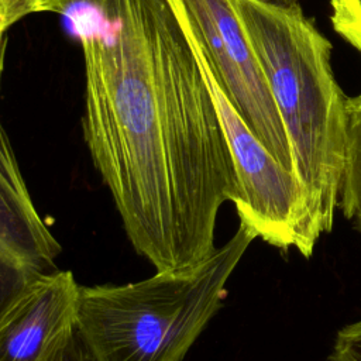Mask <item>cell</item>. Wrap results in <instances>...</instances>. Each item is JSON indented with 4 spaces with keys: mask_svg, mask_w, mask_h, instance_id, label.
Masks as SVG:
<instances>
[{
    "mask_svg": "<svg viewBox=\"0 0 361 361\" xmlns=\"http://www.w3.org/2000/svg\"><path fill=\"white\" fill-rule=\"evenodd\" d=\"M31 7H32V6H31ZM31 11H32V10H31Z\"/></svg>",
    "mask_w": 361,
    "mask_h": 361,
    "instance_id": "obj_15",
    "label": "cell"
},
{
    "mask_svg": "<svg viewBox=\"0 0 361 361\" xmlns=\"http://www.w3.org/2000/svg\"><path fill=\"white\" fill-rule=\"evenodd\" d=\"M269 1H275V3H282V4H292V3H298V0H269Z\"/></svg>",
    "mask_w": 361,
    "mask_h": 361,
    "instance_id": "obj_14",
    "label": "cell"
},
{
    "mask_svg": "<svg viewBox=\"0 0 361 361\" xmlns=\"http://www.w3.org/2000/svg\"><path fill=\"white\" fill-rule=\"evenodd\" d=\"M330 4L334 31L361 52V0H330Z\"/></svg>",
    "mask_w": 361,
    "mask_h": 361,
    "instance_id": "obj_9",
    "label": "cell"
},
{
    "mask_svg": "<svg viewBox=\"0 0 361 361\" xmlns=\"http://www.w3.org/2000/svg\"><path fill=\"white\" fill-rule=\"evenodd\" d=\"M283 123L320 233L333 228L347 152V97L331 44L298 3L231 0Z\"/></svg>",
    "mask_w": 361,
    "mask_h": 361,
    "instance_id": "obj_2",
    "label": "cell"
},
{
    "mask_svg": "<svg viewBox=\"0 0 361 361\" xmlns=\"http://www.w3.org/2000/svg\"><path fill=\"white\" fill-rule=\"evenodd\" d=\"M329 361H361V317L336 333Z\"/></svg>",
    "mask_w": 361,
    "mask_h": 361,
    "instance_id": "obj_10",
    "label": "cell"
},
{
    "mask_svg": "<svg viewBox=\"0 0 361 361\" xmlns=\"http://www.w3.org/2000/svg\"><path fill=\"white\" fill-rule=\"evenodd\" d=\"M61 245L37 212L0 123V314L37 276L58 269Z\"/></svg>",
    "mask_w": 361,
    "mask_h": 361,
    "instance_id": "obj_6",
    "label": "cell"
},
{
    "mask_svg": "<svg viewBox=\"0 0 361 361\" xmlns=\"http://www.w3.org/2000/svg\"><path fill=\"white\" fill-rule=\"evenodd\" d=\"M169 3L250 131L282 166L293 171L283 123L231 0Z\"/></svg>",
    "mask_w": 361,
    "mask_h": 361,
    "instance_id": "obj_5",
    "label": "cell"
},
{
    "mask_svg": "<svg viewBox=\"0 0 361 361\" xmlns=\"http://www.w3.org/2000/svg\"><path fill=\"white\" fill-rule=\"evenodd\" d=\"M254 234L243 224L202 262L123 285L82 286L76 331L94 361H182L223 305Z\"/></svg>",
    "mask_w": 361,
    "mask_h": 361,
    "instance_id": "obj_3",
    "label": "cell"
},
{
    "mask_svg": "<svg viewBox=\"0 0 361 361\" xmlns=\"http://www.w3.org/2000/svg\"><path fill=\"white\" fill-rule=\"evenodd\" d=\"M347 152L338 207L361 233V94L347 99Z\"/></svg>",
    "mask_w": 361,
    "mask_h": 361,
    "instance_id": "obj_8",
    "label": "cell"
},
{
    "mask_svg": "<svg viewBox=\"0 0 361 361\" xmlns=\"http://www.w3.org/2000/svg\"><path fill=\"white\" fill-rule=\"evenodd\" d=\"M79 289L71 271L32 279L0 314V361H54L76 331Z\"/></svg>",
    "mask_w": 361,
    "mask_h": 361,
    "instance_id": "obj_7",
    "label": "cell"
},
{
    "mask_svg": "<svg viewBox=\"0 0 361 361\" xmlns=\"http://www.w3.org/2000/svg\"><path fill=\"white\" fill-rule=\"evenodd\" d=\"M31 10L63 18L80 44L83 137L134 250L157 271L204 261L237 175L169 0H32Z\"/></svg>",
    "mask_w": 361,
    "mask_h": 361,
    "instance_id": "obj_1",
    "label": "cell"
},
{
    "mask_svg": "<svg viewBox=\"0 0 361 361\" xmlns=\"http://www.w3.org/2000/svg\"><path fill=\"white\" fill-rule=\"evenodd\" d=\"M186 37L212 93L233 157L237 175V197L233 204L240 224L272 247L295 248L300 255L312 257L322 233L312 216L303 185L250 131L223 93L196 42Z\"/></svg>",
    "mask_w": 361,
    "mask_h": 361,
    "instance_id": "obj_4",
    "label": "cell"
},
{
    "mask_svg": "<svg viewBox=\"0 0 361 361\" xmlns=\"http://www.w3.org/2000/svg\"><path fill=\"white\" fill-rule=\"evenodd\" d=\"M6 49H7V34L0 31V87H1V78H3V72H4Z\"/></svg>",
    "mask_w": 361,
    "mask_h": 361,
    "instance_id": "obj_13",
    "label": "cell"
},
{
    "mask_svg": "<svg viewBox=\"0 0 361 361\" xmlns=\"http://www.w3.org/2000/svg\"><path fill=\"white\" fill-rule=\"evenodd\" d=\"M54 361H94L86 348L85 343L82 341L78 331H75Z\"/></svg>",
    "mask_w": 361,
    "mask_h": 361,
    "instance_id": "obj_12",
    "label": "cell"
},
{
    "mask_svg": "<svg viewBox=\"0 0 361 361\" xmlns=\"http://www.w3.org/2000/svg\"><path fill=\"white\" fill-rule=\"evenodd\" d=\"M32 0H0V31H7L20 20L32 14Z\"/></svg>",
    "mask_w": 361,
    "mask_h": 361,
    "instance_id": "obj_11",
    "label": "cell"
}]
</instances>
